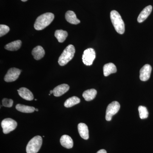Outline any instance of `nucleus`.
<instances>
[{
	"mask_svg": "<svg viewBox=\"0 0 153 153\" xmlns=\"http://www.w3.org/2000/svg\"><path fill=\"white\" fill-rule=\"evenodd\" d=\"M55 16L52 13H47L42 14L36 20L34 28L37 30H44L49 26L54 20Z\"/></svg>",
	"mask_w": 153,
	"mask_h": 153,
	"instance_id": "obj_1",
	"label": "nucleus"
},
{
	"mask_svg": "<svg viewBox=\"0 0 153 153\" xmlns=\"http://www.w3.org/2000/svg\"><path fill=\"white\" fill-rule=\"evenodd\" d=\"M110 18L117 32L123 34L125 30V24L120 14L117 11L112 10L110 13Z\"/></svg>",
	"mask_w": 153,
	"mask_h": 153,
	"instance_id": "obj_2",
	"label": "nucleus"
},
{
	"mask_svg": "<svg viewBox=\"0 0 153 153\" xmlns=\"http://www.w3.org/2000/svg\"><path fill=\"white\" fill-rule=\"evenodd\" d=\"M75 48L72 45H69L65 48L58 59V63L61 66L66 65L74 57Z\"/></svg>",
	"mask_w": 153,
	"mask_h": 153,
	"instance_id": "obj_3",
	"label": "nucleus"
},
{
	"mask_svg": "<svg viewBox=\"0 0 153 153\" xmlns=\"http://www.w3.org/2000/svg\"><path fill=\"white\" fill-rule=\"evenodd\" d=\"M42 144V138L40 136H36L30 140L27 145V153H37Z\"/></svg>",
	"mask_w": 153,
	"mask_h": 153,
	"instance_id": "obj_4",
	"label": "nucleus"
},
{
	"mask_svg": "<svg viewBox=\"0 0 153 153\" xmlns=\"http://www.w3.org/2000/svg\"><path fill=\"white\" fill-rule=\"evenodd\" d=\"M95 57L96 53L94 49L92 48H88L83 52L82 56V62L86 66H91L93 63Z\"/></svg>",
	"mask_w": 153,
	"mask_h": 153,
	"instance_id": "obj_5",
	"label": "nucleus"
},
{
	"mask_svg": "<svg viewBox=\"0 0 153 153\" xmlns=\"http://www.w3.org/2000/svg\"><path fill=\"white\" fill-rule=\"evenodd\" d=\"M120 105L117 101H113L108 105L107 108L105 119L107 121L111 120L112 117L118 111L120 108Z\"/></svg>",
	"mask_w": 153,
	"mask_h": 153,
	"instance_id": "obj_6",
	"label": "nucleus"
},
{
	"mask_svg": "<svg viewBox=\"0 0 153 153\" xmlns=\"http://www.w3.org/2000/svg\"><path fill=\"white\" fill-rule=\"evenodd\" d=\"M2 128L4 134H7L14 130L17 127V123L16 121L11 118H6L1 122Z\"/></svg>",
	"mask_w": 153,
	"mask_h": 153,
	"instance_id": "obj_7",
	"label": "nucleus"
},
{
	"mask_svg": "<svg viewBox=\"0 0 153 153\" xmlns=\"http://www.w3.org/2000/svg\"><path fill=\"white\" fill-rule=\"evenodd\" d=\"M21 73V70L18 68H10L4 77V80L7 82H13L16 81Z\"/></svg>",
	"mask_w": 153,
	"mask_h": 153,
	"instance_id": "obj_8",
	"label": "nucleus"
},
{
	"mask_svg": "<svg viewBox=\"0 0 153 153\" xmlns=\"http://www.w3.org/2000/svg\"><path fill=\"white\" fill-rule=\"evenodd\" d=\"M152 66L149 64H146L140 70V78L143 81H146L149 79L152 72Z\"/></svg>",
	"mask_w": 153,
	"mask_h": 153,
	"instance_id": "obj_9",
	"label": "nucleus"
},
{
	"mask_svg": "<svg viewBox=\"0 0 153 153\" xmlns=\"http://www.w3.org/2000/svg\"><path fill=\"white\" fill-rule=\"evenodd\" d=\"M18 91L19 95L22 98L26 100L31 101V100H33L34 99L33 93L26 88H21L20 89L18 90Z\"/></svg>",
	"mask_w": 153,
	"mask_h": 153,
	"instance_id": "obj_10",
	"label": "nucleus"
},
{
	"mask_svg": "<svg viewBox=\"0 0 153 153\" xmlns=\"http://www.w3.org/2000/svg\"><path fill=\"white\" fill-rule=\"evenodd\" d=\"M69 89V85L67 84H61L55 88L53 90V94L55 97L61 96L68 91Z\"/></svg>",
	"mask_w": 153,
	"mask_h": 153,
	"instance_id": "obj_11",
	"label": "nucleus"
},
{
	"mask_svg": "<svg viewBox=\"0 0 153 153\" xmlns=\"http://www.w3.org/2000/svg\"><path fill=\"white\" fill-rule=\"evenodd\" d=\"M152 10V7L151 5L145 7L141 12L137 18V21L139 23H142L147 19L151 14Z\"/></svg>",
	"mask_w": 153,
	"mask_h": 153,
	"instance_id": "obj_12",
	"label": "nucleus"
},
{
	"mask_svg": "<svg viewBox=\"0 0 153 153\" xmlns=\"http://www.w3.org/2000/svg\"><path fill=\"white\" fill-rule=\"evenodd\" d=\"M61 145L63 147L70 149L73 147V141L71 138L67 135H64L61 137L60 140Z\"/></svg>",
	"mask_w": 153,
	"mask_h": 153,
	"instance_id": "obj_13",
	"label": "nucleus"
},
{
	"mask_svg": "<svg viewBox=\"0 0 153 153\" xmlns=\"http://www.w3.org/2000/svg\"><path fill=\"white\" fill-rule=\"evenodd\" d=\"M78 130L79 135L84 140L89 138V133L87 126L85 123H80L78 125Z\"/></svg>",
	"mask_w": 153,
	"mask_h": 153,
	"instance_id": "obj_14",
	"label": "nucleus"
},
{
	"mask_svg": "<svg viewBox=\"0 0 153 153\" xmlns=\"http://www.w3.org/2000/svg\"><path fill=\"white\" fill-rule=\"evenodd\" d=\"M66 21L72 25H78L80 23V21L76 18V14L73 11H68L65 15Z\"/></svg>",
	"mask_w": 153,
	"mask_h": 153,
	"instance_id": "obj_15",
	"label": "nucleus"
},
{
	"mask_svg": "<svg viewBox=\"0 0 153 153\" xmlns=\"http://www.w3.org/2000/svg\"><path fill=\"white\" fill-rule=\"evenodd\" d=\"M32 54L35 59L36 60H39L44 57L45 51L43 47L38 46L33 49Z\"/></svg>",
	"mask_w": 153,
	"mask_h": 153,
	"instance_id": "obj_16",
	"label": "nucleus"
},
{
	"mask_svg": "<svg viewBox=\"0 0 153 153\" xmlns=\"http://www.w3.org/2000/svg\"><path fill=\"white\" fill-rule=\"evenodd\" d=\"M103 70L104 76H107L117 72L116 66L112 63H107L103 66Z\"/></svg>",
	"mask_w": 153,
	"mask_h": 153,
	"instance_id": "obj_17",
	"label": "nucleus"
},
{
	"mask_svg": "<svg viewBox=\"0 0 153 153\" xmlns=\"http://www.w3.org/2000/svg\"><path fill=\"white\" fill-rule=\"evenodd\" d=\"M22 45V41L21 40H17L7 44L4 48L9 51H17L21 48Z\"/></svg>",
	"mask_w": 153,
	"mask_h": 153,
	"instance_id": "obj_18",
	"label": "nucleus"
},
{
	"mask_svg": "<svg viewBox=\"0 0 153 153\" xmlns=\"http://www.w3.org/2000/svg\"><path fill=\"white\" fill-rule=\"evenodd\" d=\"M97 91L94 89H88L85 91L82 94V97L86 101H90L95 98Z\"/></svg>",
	"mask_w": 153,
	"mask_h": 153,
	"instance_id": "obj_19",
	"label": "nucleus"
},
{
	"mask_svg": "<svg viewBox=\"0 0 153 153\" xmlns=\"http://www.w3.org/2000/svg\"><path fill=\"white\" fill-rule=\"evenodd\" d=\"M16 109L20 112L31 113L34 112L36 108L33 107L27 106L21 104H18L16 105Z\"/></svg>",
	"mask_w": 153,
	"mask_h": 153,
	"instance_id": "obj_20",
	"label": "nucleus"
},
{
	"mask_svg": "<svg viewBox=\"0 0 153 153\" xmlns=\"http://www.w3.org/2000/svg\"><path fill=\"white\" fill-rule=\"evenodd\" d=\"M55 36L60 43H63L68 36V33L63 30H57L55 31Z\"/></svg>",
	"mask_w": 153,
	"mask_h": 153,
	"instance_id": "obj_21",
	"label": "nucleus"
},
{
	"mask_svg": "<svg viewBox=\"0 0 153 153\" xmlns=\"http://www.w3.org/2000/svg\"><path fill=\"white\" fill-rule=\"evenodd\" d=\"M80 99L76 96H73L69 98L65 101L64 105L66 108H70L79 103Z\"/></svg>",
	"mask_w": 153,
	"mask_h": 153,
	"instance_id": "obj_22",
	"label": "nucleus"
},
{
	"mask_svg": "<svg viewBox=\"0 0 153 153\" xmlns=\"http://www.w3.org/2000/svg\"><path fill=\"white\" fill-rule=\"evenodd\" d=\"M140 117L141 119L147 118L149 116V112L146 107L140 105L138 108Z\"/></svg>",
	"mask_w": 153,
	"mask_h": 153,
	"instance_id": "obj_23",
	"label": "nucleus"
},
{
	"mask_svg": "<svg viewBox=\"0 0 153 153\" xmlns=\"http://www.w3.org/2000/svg\"><path fill=\"white\" fill-rule=\"evenodd\" d=\"M10 31V28L6 25H0V37L4 36Z\"/></svg>",
	"mask_w": 153,
	"mask_h": 153,
	"instance_id": "obj_24",
	"label": "nucleus"
},
{
	"mask_svg": "<svg viewBox=\"0 0 153 153\" xmlns=\"http://www.w3.org/2000/svg\"><path fill=\"white\" fill-rule=\"evenodd\" d=\"M13 101L12 99H9L7 98L3 99L2 104L3 106L6 107H11L13 105Z\"/></svg>",
	"mask_w": 153,
	"mask_h": 153,
	"instance_id": "obj_25",
	"label": "nucleus"
},
{
	"mask_svg": "<svg viewBox=\"0 0 153 153\" xmlns=\"http://www.w3.org/2000/svg\"><path fill=\"white\" fill-rule=\"evenodd\" d=\"M97 153H107L106 151L104 149H101L100 150L97 152Z\"/></svg>",
	"mask_w": 153,
	"mask_h": 153,
	"instance_id": "obj_26",
	"label": "nucleus"
},
{
	"mask_svg": "<svg viewBox=\"0 0 153 153\" xmlns=\"http://www.w3.org/2000/svg\"><path fill=\"white\" fill-rule=\"evenodd\" d=\"M53 90L50 91V94H53Z\"/></svg>",
	"mask_w": 153,
	"mask_h": 153,
	"instance_id": "obj_27",
	"label": "nucleus"
},
{
	"mask_svg": "<svg viewBox=\"0 0 153 153\" xmlns=\"http://www.w3.org/2000/svg\"><path fill=\"white\" fill-rule=\"evenodd\" d=\"M21 1H22L23 2H25L26 1H27V0H21Z\"/></svg>",
	"mask_w": 153,
	"mask_h": 153,
	"instance_id": "obj_28",
	"label": "nucleus"
},
{
	"mask_svg": "<svg viewBox=\"0 0 153 153\" xmlns=\"http://www.w3.org/2000/svg\"><path fill=\"white\" fill-rule=\"evenodd\" d=\"M35 111H38V108H36V109H35Z\"/></svg>",
	"mask_w": 153,
	"mask_h": 153,
	"instance_id": "obj_29",
	"label": "nucleus"
},
{
	"mask_svg": "<svg viewBox=\"0 0 153 153\" xmlns=\"http://www.w3.org/2000/svg\"><path fill=\"white\" fill-rule=\"evenodd\" d=\"M35 100H36H36H37V99H35Z\"/></svg>",
	"mask_w": 153,
	"mask_h": 153,
	"instance_id": "obj_30",
	"label": "nucleus"
}]
</instances>
